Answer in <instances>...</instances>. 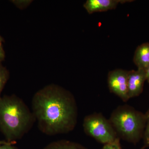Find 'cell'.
I'll return each instance as SVG.
<instances>
[{
  "label": "cell",
  "instance_id": "10",
  "mask_svg": "<svg viewBox=\"0 0 149 149\" xmlns=\"http://www.w3.org/2000/svg\"><path fill=\"white\" fill-rule=\"evenodd\" d=\"M9 78V71L5 67L3 66L1 62H0V99L1 97V93Z\"/></svg>",
  "mask_w": 149,
  "mask_h": 149
},
{
  "label": "cell",
  "instance_id": "9",
  "mask_svg": "<svg viewBox=\"0 0 149 149\" xmlns=\"http://www.w3.org/2000/svg\"><path fill=\"white\" fill-rule=\"evenodd\" d=\"M43 149H88L79 143L66 140L54 141Z\"/></svg>",
  "mask_w": 149,
  "mask_h": 149
},
{
  "label": "cell",
  "instance_id": "2",
  "mask_svg": "<svg viewBox=\"0 0 149 149\" xmlns=\"http://www.w3.org/2000/svg\"><path fill=\"white\" fill-rule=\"evenodd\" d=\"M36 120L32 112L17 96L4 95L0 99V130L8 142L21 139Z\"/></svg>",
  "mask_w": 149,
  "mask_h": 149
},
{
  "label": "cell",
  "instance_id": "1",
  "mask_svg": "<svg viewBox=\"0 0 149 149\" xmlns=\"http://www.w3.org/2000/svg\"><path fill=\"white\" fill-rule=\"evenodd\" d=\"M32 108L38 128L47 136L69 133L77 125L78 109L75 98L58 85L50 84L37 91L32 98Z\"/></svg>",
  "mask_w": 149,
  "mask_h": 149
},
{
  "label": "cell",
  "instance_id": "6",
  "mask_svg": "<svg viewBox=\"0 0 149 149\" xmlns=\"http://www.w3.org/2000/svg\"><path fill=\"white\" fill-rule=\"evenodd\" d=\"M146 80V72L141 69L128 71V96L129 99L138 97L143 90L144 83Z\"/></svg>",
  "mask_w": 149,
  "mask_h": 149
},
{
  "label": "cell",
  "instance_id": "11",
  "mask_svg": "<svg viewBox=\"0 0 149 149\" xmlns=\"http://www.w3.org/2000/svg\"><path fill=\"white\" fill-rule=\"evenodd\" d=\"M146 118V125L143 136V146L142 149H145L149 147V109L145 113Z\"/></svg>",
  "mask_w": 149,
  "mask_h": 149
},
{
  "label": "cell",
  "instance_id": "7",
  "mask_svg": "<svg viewBox=\"0 0 149 149\" xmlns=\"http://www.w3.org/2000/svg\"><path fill=\"white\" fill-rule=\"evenodd\" d=\"M129 0H87L83 7L89 14L115 9L119 3L131 2Z\"/></svg>",
  "mask_w": 149,
  "mask_h": 149
},
{
  "label": "cell",
  "instance_id": "17",
  "mask_svg": "<svg viewBox=\"0 0 149 149\" xmlns=\"http://www.w3.org/2000/svg\"><path fill=\"white\" fill-rule=\"evenodd\" d=\"M146 80L149 83V67L146 70Z\"/></svg>",
  "mask_w": 149,
  "mask_h": 149
},
{
  "label": "cell",
  "instance_id": "15",
  "mask_svg": "<svg viewBox=\"0 0 149 149\" xmlns=\"http://www.w3.org/2000/svg\"><path fill=\"white\" fill-rule=\"evenodd\" d=\"M5 58V53L3 49L2 45L0 46V62L4 60Z\"/></svg>",
  "mask_w": 149,
  "mask_h": 149
},
{
  "label": "cell",
  "instance_id": "8",
  "mask_svg": "<svg viewBox=\"0 0 149 149\" xmlns=\"http://www.w3.org/2000/svg\"><path fill=\"white\" fill-rule=\"evenodd\" d=\"M133 61L138 69L146 72L149 67V42L143 43L138 46L135 51Z\"/></svg>",
  "mask_w": 149,
  "mask_h": 149
},
{
  "label": "cell",
  "instance_id": "3",
  "mask_svg": "<svg viewBox=\"0 0 149 149\" xmlns=\"http://www.w3.org/2000/svg\"><path fill=\"white\" fill-rule=\"evenodd\" d=\"M109 120L120 139L136 144L143 139L146 116L133 107L127 104L119 106L112 112Z\"/></svg>",
  "mask_w": 149,
  "mask_h": 149
},
{
  "label": "cell",
  "instance_id": "5",
  "mask_svg": "<svg viewBox=\"0 0 149 149\" xmlns=\"http://www.w3.org/2000/svg\"><path fill=\"white\" fill-rule=\"evenodd\" d=\"M128 70L116 69L108 74L109 88L111 93L116 95L124 102L129 100L128 90Z\"/></svg>",
  "mask_w": 149,
  "mask_h": 149
},
{
  "label": "cell",
  "instance_id": "18",
  "mask_svg": "<svg viewBox=\"0 0 149 149\" xmlns=\"http://www.w3.org/2000/svg\"><path fill=\"white\" fill-rule=\"evenodd\" d=\"M3 41L2 37L0 36V46H1L2 45V42Z\"/></svg>",
  "mask_w": 149,
  "mask_h": 149
},
{
  "label": "cell",
  "instance_id": "13",
  "mask_svg": "<svg viewBox=\"0 0 149 149\" xmlns=\"http://www.w3.org/2000/svg\"><path fill=\"white\" fill-rule=\"evenodd\" d=\"M16 6L19 8L23 9L27 8L28 6L32 2V1H27V0H14L11 1Z\"/></svg>",
  "mask_w": 149,
  "mask_h": 149
},
{
  "label": "cell",
  "instance_id": "12",
  "mask_svg": "<svg viewBox=\"0 0 149 149\" xmlns=\"http://www.w3.org/2000/svg\"><path fill=\"white\" fill-rule=\"evenodd\" d=\"M102 149H122L120 143V139L117 138L114 141L105 144Z\"/></svg>",
  "mask_w": 149,
  "mask_h": 149
},
{
  "label": "cell",
  "instance_id": "4",
  "mask_svg": "<svg viewBox=\"0 0 149 149\" xmlns=\"http://www.w3.org/2000/svg\"><path fill=\"white\" fill-rule=\"evenodd\" d=\"M83 126L86 135L104 145L118 138L109 119L101 113H95L86 116Z\"/></svg>",
  "mask_w": 149,
  "mask_h": 149
},
{
  "label": "cell",
  "instance_id": "14",
  "mask_svg": "<svg viewBox=\"0 0 149 149\" xmlns=\"http://www.w3.org/2000/svg\"><path fill=\"white\" fill-rule=\"evenodd\" d=\"M15 144H8L0 146V149H19L17 147L14 146Z\"/></svg>",
  "mask_w": 149,
  "mask_h": 149
},
{
  "label": "cell",
  "instance_id": "16",
  "mask_svg": "<svg viewBox=\"0 0 149 149\" xmlns=\"http://www.w3.org/2000/svg\"><path fill=\"white\" fill-rule=\"evenodd\" d=\"M16 143V142H9L5 141H0V146L3 145H5V144H13Z\"/></svg>",
  "mask_w": 149,
  "mask_h": 149
}]
</instances>
